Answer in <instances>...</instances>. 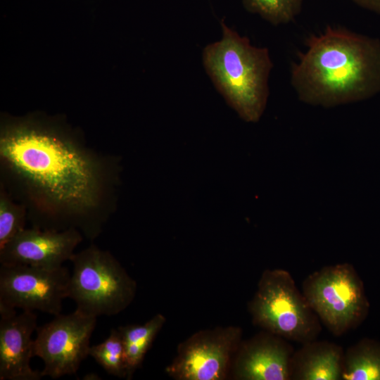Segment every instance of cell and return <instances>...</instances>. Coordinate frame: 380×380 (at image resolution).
Returning a JSON list of instances; mask_svg holds the SVG:
<instances>
[{"mask_svg":"<svg viewBox=\"0 0 380 380\" xmlns=\"http://www.w3.org/2000/svg\"><path fill=\"white\" fill-rule=\"evenodd\" d=\"M120 172L118 158L90 148L63 118H1L0 184L32 227L95 239L115 210Z\"/></svg>","mask_w":380,"mask_h":380,"instance_id":"6da1fadb","label":"cell"},{"mask_svg":"<svg viewBox=\"0 0 380 380\" xmlns=\"http://www.w3.org/2000/svg\"><path fill=\"white\" fill-rule=\"evenodd\" d=\"M305 44L290 70L291 87L300 101L331 108L380 92L379 39L328 26Z\"/></svg>","mask_w":380,"mask_h":380,"instance_id":"7a4b0ae2","label":"cell"},{"mask_svg":"<svg viewBox=\"0 0 380 380\" xmlns=\"http://www.w3.org/2000/svg\"><path fill=\"white\" fill-rule=\"evenodd\" d=\"M222 38L203 53L205 70L217 90L239 115L248 122L262 116L269 96L273 68L267 48L253 46L248 39L221 21Z\"/></svg>","mask_w":380,"mask_h":380,"instance_id":"3957f363","label":"cell"},{"mask_svg":"<svg viewBox=\"0 0 380 380\" xmlns=\"http://www.w3.org/2000/svg\"><path fill=\"white\" fill-rule=\"evenodd\" d=\"M70 261L69 298L77 311L96 317L113 316L133 301L137 283L110 252L92 243Z\"/></svg>","mask_w":380,"mask_h":380,"instance_id":"277c9868","label":"cell"},{"mask_svg":"<svg viewBox=\"0 0 380 380\" xmlns=\"http://www.w3.org/2000/svg\"><path fill=\"white\" fill-rule=\"evenodd\" d=\"M248 310L255 325L288 341L303 344L322 331L318 316L283 269L263 271Z\"/></svg>","mask_w":380,"mask_h":380,"instance_id":"5b68a950","label":"cell"},{"mask_svg":"<svg viewBox=\"0 0 380 380\" xmlns=\"http://www.w3.org/2000/svg\"><path fill=\"white\" fill-rule=\"evenodd\" d=\"M302 293L320 322L336 336L357 327L368 312L362 281L348 262L324 266L310 274L303 281Z\"/></svg>","mask_w":380,"mask_h":380,"instance_id":"8992f818","label":"cell"},{"mask_svg":"<svg viewBox=\"0 0 380 380\" xmlns=\"http://www.w3.org/2000/svg\"><path fill=\"white\" fill-rule=\"evenodd\" d=\"M96 318L75 310L68 315L60 313L37 328L33 355L44 362L42 377L58 379L77 372L89 355Z\"/></svg>","mask_w":380,"mask_h":380,"instance_id":"52a82bcc","label":"cell"},{"mask_svg":"<svg viewBox=\"0 0 380 380\" xmlns=\"http://www.w3.org/2000/svg\"><path fill=\"white\" fill-rule=\"evenodd\" d=\"M71 273L65 267L0 264V304L58 315L69 298Z\"/></svg>","mask_w":380,"mask_h":380,"instance_id":"ba28073f","label":"cell"},{"mask_svg":"<svg viewBox=\"0 0 380 380\" xmlns=\"http://www.w3.org/2000/svg\"><path fill=\"white\" fill-rule=\"evenodd\" d=\"M239 327H218L192 334L182 342L165 372L177 380H223L241 343Z\"/></svg>","mask_w":380,"mask_h":380,"instance_id":"9c48e42d","label":"cell"},{"mask_svg":"<svg viewBox=\"0 0 380 380\" xmlns=\"http://www.w3.org/2000/svg\"><path fill=\"white\" fill-rule=\"evenodd\" d=\"M83 238L76 229L25 228L0 248V264L58 267L71 260Z\"/></svg>","mask_w":380,"mask_h":380,"instance_id":"30bf717a","label":"cell"},{"mask_svg":"<svg viewBox=\"0 0 380 380\" xmlns=\"http://www.w3.org/2000/svg\"><path fill=\"white\" fill-rule=\"evenodd\" d=\"M0 380H39L42 371L30 366L34 356L32 336L37 328L33 311L0 304Z\"/></svg>","mask_w":380,"mask_h":380,"instance_id":"8fae6325","label":"cell"},{"mask_svg":"<svg viewBox=\"0 0 380 380\" xmlns=\"http://www.w3.org/2000/svg\"><path fill=\"white\" fill-rule=\"evenodd\" d=\"M293 353L286 339L263 330L241 341L231 367L233 377L239 380H291Z\"/></svg>","mask_w":380,"mask_h":380,"instance_id":"7c38bea8","label":"cell"},{"mask_svg":"<svg viewBox=\"0 0 380 380\" xmlns=\"http://www.w3.org/2000/svg\"><path fill=\"white\" fill-rule=\"evenodd\" d=\"M344 351L328 341L313 340L294 351L291 380H341Z\"/></svg>","mask_w":380,"mask_h":380,"instance_id":"4fadbf2b","label":"cell"},{"mask_svg":"<svg viewBox=\"0 0 380 380\" xmlns=\"http://www.w3.org/2000/svg\"><path fill=\"white\" fill-rule=\"evenodd\" d=\"M162 314H156L144 324L120 326L118 329L125 351L127 379L141 365L153 341L165 323Z\"/></svg>","mask_w":380,"mask_h":380,"instance_id":"5bb4252c","label":"cell"},{"mask_svg":"<svg viewBox=\"0 0 380 380\" xmlns=\"http://www.w3.org/2000/svg\"><path fill=\"white\" fill-rule=\"evenodd\" d=\"M341 380H380V344L364 338L348 348Z\"/></svg>","mask_w":380,"mask_h":380,"instance_id":"9a60e30c","label":"cell"},{"mask_svg":"<svg viewBox=\"0 0 380 380\" xmlns=\"http://www.w3.org/2000/svg\"><path fill=\"white\" fill-rule=\"evenodd\" d=\"M89 355L109 374L127 379L124 347L118 329H113L102 343L90 346Z\"/></svg>","mask_w":380,"mask_h":380,"instance_id":"2e32d148","label":"cell"},{"mask_svg":"<svg viewBox=\"0 0 380 380\" xmlns=\"http://www.w3.org/2000/svg\"><path fill=\"white\" fill-rule=\"evenodd\" d=\"M251 13L277 26L293 21L301 11L303 0H243Z\"/></svg>","mask_w":380,"mask_h":380,"instance_id":"e0dca14e","label":"cell"},{"mask_svg":"<svg viewBox=\"0 0 380 380\" xmlns=\"http://www.w3.org/2000/svg\"><path fill=\"white\" fill-rule=\"evenodd\" d=\"M27 211L0 184V248L25 228Z\"/></svg>","mask_w":380,"mask_h":380,"instance_id":"ac0fdd59","label":"cell"},{"mask_svg":"<svg viewBox=\"0 0 380 380\" xmlns=\"http://www.w3.org/2000/svg\"><path fill=\"white\" fill-rule=\"evenodd\" d=\"M358 6L380 14V0H352Z\"/></svg>","mask_w":380,"mask_h":380,"instance_id":"d6986e66","label":"cell"}]
</instances>
